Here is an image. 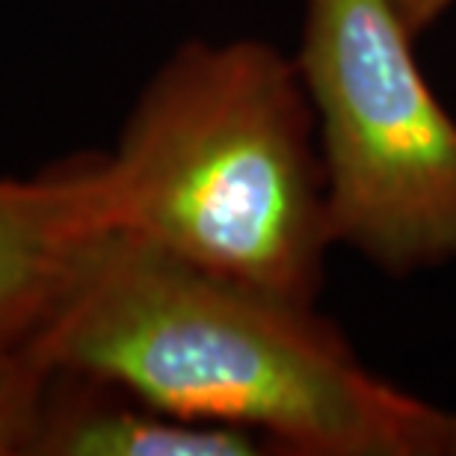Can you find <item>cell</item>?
<instances>
[{
	"label": "cell",
	"instance_id": "cell-1",
	"mask_svg": "<svg viewBox=\"0 0 456 456\" xmlns=\"http://www.w3.org/2000/svg\"><path fill=\"white\" fill-rule=\"evenodd\" d=\"M36 355L181 421L294 456H453L456 415L355 359L317 305L264 294L110 232L45 321Z\"/></svg>",
	"mask_w": 456,
	"mask_h": 456
},
{
	"label": "cell",
	"instance_id": "cell-2",
	"mask_svg": "<svg viewBox=\"0 0 456 456\" xmlns=\"http://www.w3.org/2000/svg\"><path fill=\"white\" fill-rule=\"evenodd\" d=\"M314 127L297 60L273 45H181L98 158L110 232L317 305L335 237Z\"/></svg>",
	"mask_w": 456,
	"mask_h": 456
},
{
	"label": "cell",
	"instance_id": "cell-3",
	"mask_svg": "<svg viewBox=\"0 0 456 456\" xmlns=\"http://www.w3.org/2000/svg\"><path fill=\"white\" fill-rule=\"evenodd\" d=\"M415 36L395 0H305L297 53L332 237L391 276L456 258V118Z\"/></svg>",
	"mask_w": 456,
	"mask_h": 456
},
{
	"label": "cell",
	"instance_id": "cell-4",
	"mask_svg": "<svg viewBox=\"0 0 456 456\" xmlns=\"http://www.w3.org/2000/svg\"><path fill=\"white\" fill-rule=\"evenodd\" d=\"M107 234L98 158L0 178V335H30Z\"/></svg>",
	"mask_w": 456,
	"mask_h": 456
},
{
	"label": "cell",
	"instance_id": "cell-5",
	"mask_svg": "<svg viewBox=\"0 0 456 456\" xmlns=\"http://www.w3.org/2000/svg\"><path fill=\"white\" fill-rule=\"evenodd\" d=\"M267 439L181 421L98 382L53 373L33 456H264Z\"/></svg>",
	"mask_w": 456,
	"mask_h": 456
},
{
	"label": "cell",
	"instance_id": "cell-6",
	"mask_svg": "<svg viewBox=\"0 0 456 456\" xmlns=\"http://www.w3.org/2000/svg\"><path fill=\"white\" fill-rule=\"evenodd\" d=\"M30 335H0V456H33L53 391Z\"/></svg>",
	"mask_w": 456,
	"mask_h": 456
},
{
	"label": "cell",
	"instance_id": "cell-7",
	"mask_svg": "<svg viewBox=\"0 0 456 456\" xmlns=\"http://www.w3.org/2000/svg\"><path fill=\"white\" fill-rule=\"evenodd\" d=\"M395 4L400 6V12H403L409 27L421 36L424 30H430L444 12H448L456 0H395Z\"/></svg>",
	"mask_w": 456,
	"mask_h": 456
},
{
	"label": "cell",
	"instance_id": "cell-8",
	"mask_svg": "<svg viewBox=\"0 0 456 456\" xmlns=\"http://www.w3.org/2000/svg\"><path fill=\"white\" fill-rule=\"evenodd\" d=\"M453 456H456V448H453Z\"/></svg>",
	"mask_w": 456,
	"mask_h": 456
}]
</instances>
